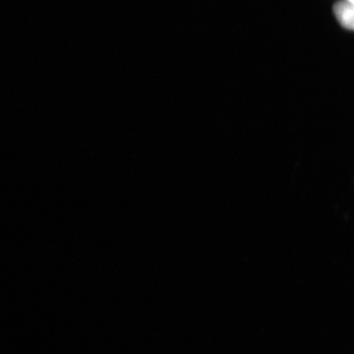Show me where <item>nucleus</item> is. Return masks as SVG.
<instances>
[{"label":"nucleus","mask_w":354,"mask_h":354,"mask_svg":"<svg viewBox=\"0 0 354 354\" xmlns=\"http://www.w3.org/2000/svg\"><path fill=\"white\" fill-rule=\"evenodd\" d=\"M335 17L339 21V24L346 29L354 31V4L351 2L342 1L337 2L334 7Z\"/></svg>","instance_id":"obj_1"},{"label":"nucleus","mask_w":354,"mask_h":354,"mask_svg":"<svg viewBox=\"0 0 354 354\" xmlns=\"http://www.w3.org/2000/svg\"><path fill=\"white\" fill-rule=\"evenodd\" d=\"M348 1L351 2V3L354 4V0H348Z\"/></svg>","instance_id":"obj_2"}]
</instances>
